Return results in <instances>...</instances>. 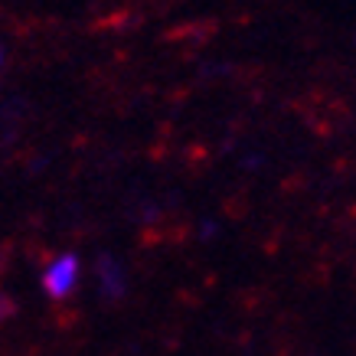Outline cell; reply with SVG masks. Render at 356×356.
I'll list each match as a JSON object with an SVG mask.
<instances>
[{"mask_svg":"<svg viewBox=\"0 0 356 356\" xmlns=\"http://www.w3.org/2000/svg\"><path fill=\"white\" fill-rule=\"evenodd\" d=\"M76 278H79V259L76 255H59V259L46 268L43 288L49 298H65V294L76 288Z\"/></svg>","mask_w":356,"mask_h":356,"instance_id":"6da1fadb","label":"cell"},{"mask_svg":"<svg viewBox=\"0 0 356 356\" xmlns=\"http://www.w3.org/2000/svg\"><path fill=\"white\" fill-rule=\"evenodd\" d=\"M0 63H3V53H0Z\"/></svg>","mask_w":356,"mask_h":356,"instance_id":"7a4b0ae2","label":"cell"}]
</instances>
